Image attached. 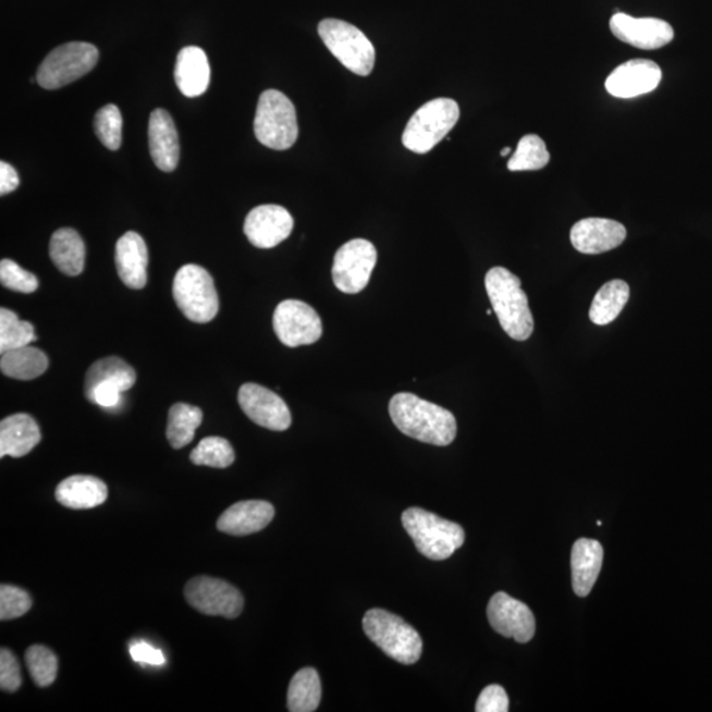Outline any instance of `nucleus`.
I'll return each mask as SVG.
<instances>
[{"mask_svg": "<svg viewBox=\"0 0 712 712\" xmlns=\"http://www.w3.org/2000/svg\"><path fill=\"white\" fill-rule=\"evenodd\" d=\"M46 353L33 346L10 349L0 358V370L5 377L16 380H34L48 370Z\"/></svg>", "mask_w": 712, "mask_h": 712, "instance_id": "27", "label": "nucleus"}, {"mask_svg": "<svg viewBox=\"0 0 712 712\" xmlns=\"http://www.w3.org/2000/svg\"><path fill=\"white\" fill-rule=\"evenodd\" d=\"M237 402L249 420L259 427L284 432L292 425L289 405L277 393L263 385L247 383L241 386Z\"/></svg>", "mask_w": 712, "mask_h": 712, "instance_id": "13", "label": "nucleus"}, {"mask_svg": "<svg viewBox=\"0 0 712 712\" xmlns=\"http://www.w3.org/2000/svg\"><path fill=\"white\" fill-rule=\"evenodd\" d=\"M17 172L9 162H0V195L5 196L17 189Z\"/></svg>", "mask_w": 712, "mask_h": 712, "instance_id": "43", "label": "nucleus"}, {"mask_svg": "<svg viewBox=\"0 0 712 712\" xmlns=\"http://www.w3.org/2000/svg\"><path fill=\"white\" fill-rule=\"evenodd\" d=\"M511 152H512V149L510 147H507V148L502 149L501 155L503 156V158H505V156H508Z\"/></svg>", "mask_w": 712, "mask_h": 712, "instance_id": "44", "label": "nucleus"}, {"mask_svg": "<svg viewBox=\"0 0 712 712\" xmlns=\"http://www.w3.org/2000/svg\"><path fill=\"white\" fill-rule=\"evenodd\" d=\"M597 524L599 527L603 526V523L601 520L597 521Z\"/></svg>", "mask_w": 712, "mask_h": 712, "instance_id": "45", "label": "nucleus"}, {"mask_svg": "<svg viewBox=\"0 0 712 712\" xmlns=\"http://www.w3.org/2000/svg\"><path fill=\"white\" fill-rule=\"evenodd\" d=\"M191 461L196 466L226 468L234 464L235 452L228 440L221 437H208L193 450Z\"/></svg>", "mask_w": 712, "mask_h": 712, "instance_id": "34", "label": "nucleus"}, {"mask_svg": "<svg viewBox=\"0 0 712 712\" xmlns=\"http://www.w3.org/2000/svg\"><path fill=\"white\" fill-rule=\"evenodd\" d=\"M108 496V486L91 475H73L62 480L56 489V501L71 510L96 508Z\"/></svg>", "mask_w": 712, "mask_h": 712, "instance_id": "24", "label": "nucleus"}, {"mask_svg": "<svg viewBox=\"0 0 712 712\" xmlns=\"http://www.w3.org/2000/svg\"><path fill=\"white\" fill-rule=\"evenodd\" d=\"M390 416L400 432L430 445L447 446L457 435V421L452 412L425 402L414 393L402 392L393 396Z\"/></svg>", "mask_w": 712, "mask_h": 712, "instance_id": "1", "label": "nucleus"}, {"mask_svg": "<svg viewBox=\"0 0 712 712\" xmlns=\"http://www.w3.org/2000/svg\"><path fill=\"white\" fill-rule=\"evenodd\" d=\"M174 81L181 93L187 98L202 96L210 84V65L208 56L199 47H186L181 49L176 67H174Z\"/></svg>", "mask_w": 712, "mask_h": 712, "instance_id": "23", "label": "nucleus"}, {"mask_svg": "<svg viewBox=\"0 0 712 712\" xmlns=\"http://www.w3.org/2000/svg\"><path fill=\"white\" fill-rule=\"evenodd\" d=\"M273 330L283 345H311L322 336V321L310 305L298 299H285L273 314Z\"/></svg>", "mask_w": 712, "mask_h": 712, "instance_id": "12", "label": "nucleus"}, {"mask_svg": "<svg viewBox=\"0 0 712 712\" xmlns=\"http://www.w3.org/2000/svg\"><path fill=\"white\" fill-rule=\"evenodd\" d=\"M324 46L349 72L370 76L377 52L372 42L359 28L339 19H324L318 26Z\"/></svg>", "mask_w": 712, "mask_h": 712, "instance_id": "8", "label": "nucleus"}, {"mask_svg": "<svg viewBox=\"0 0 712 712\" xmlns=\"http://www.w3.org/2000/svg\"><path fill=\"white\" fill-rule=\"evenodd\" d=\"M123 391L114 383L103 382L98 384L96 389L86 398L90 403L99 405L106 409L119 407L122 403Z\"/></svg>", "mask_w": 712, "mask_h": 712, "instance_id": "41", "label": "nucleus"}, {"mask_svg": "<svg viewBox=\"0 0 712 712\" xmlns=\"http://www.w3.org/2000/svg\"><path fill=\"white\" fill-rule=\"evenodd\" d=\"M115 266L122 283L131 290H143L147 285L148 248L145 240L128 231L115 246Z\"/></svg>", "mask_w": 712, "mask_h": 712, "instance_id": "20", "label": "nucleus"}, {"mask_svg": "<svg viewBox=\"0 0 712 712\" xmlns=\"http://www.w3.org/2000/svg\"><path fill=\"white\" fill-rule=\"evenodd\" d=\"M291 212L279 205H261L248 212L245 234L258 248H273L284 242L293 231Z\"/></svg>", "mask_w": 712, "mask_h": 712, "instance_id": "16", "label": "nucleus"}, {"mask_svg": "<svg viewBox=\"0 0 712 712\" xmlns=\"http://www.w3.org/2000/svg\"><path fill=\"white\" fill-rule=\"evenodd\" d=\"M661 78V69L655 62L636 59L617 66L605 81V89L612 97L636 98L653 91L660 85Z\"/></svg>", "mask_w": 712, "mask_h": 712, "instance_id": "17", "label": "nucleus"}, {"mask_svg": "<svg viewBox=\"0 0 712 712\" xmlns=\"http://www.w3.org/2000/svg\"><path fill=\"white\" fill-rule=\"evenodd\" d=\"M510 710V699L507 692L499 685L487 686L480 692L475 711L477 712H507Z\"/></svg>", "mask_w": 712, "mask_h": 712, "instance_id": "40", "label": "nucleus"}, {"mask_svg": "<svg viewBox=\"0 0 712 712\" xmlns=\"http://www.w3.org/2000/svg\"><path fill=\"white\" fill-rule=\"evenodd\" d=\"M26 662L30 677L37 686H51L58 678L59 660L51 649L42 646L29 647Z\"/></svg>", "mask_w": 712, "mask_h": 712, "instance_id": "35", "label": "nucleus"}, {"mask_svg": "<svg viewBox=\"0 0 712 712\" xmlns=\"http://www.w3.org/2000/svg\"><path fill=\"white\" fill-rule=\"evenodd\" d=\"M273 505L246 501L231 505L217 521V528L230 536H248L263 530L273 520Z\"/></svg>", "mask_w": 712, "mask_h": 712, "instance_id": "21", "label": "nucleus"}, {"mask_svg": "<svg viewBox=\"0 0 712 712\" xmlns=\"http://www.w3.org/2000/svg\"><path fill=\"white\" fill-rule=\"evenodd\" d=\"M610 28L616 39L645 51L665 47L674 39V29L670 23L654 17L637 19L623 12H616L611 17Z\"/></svg>", "mask_w": 712, "mask_h": 712, "instance_id": "15", "label": "nucleus"}, {"mask_svg": "<svg viewBox=\"0 0 712 712\" xmlns=\"http://www.w3.org/2000/svg\"><path fill=\"white\" fill-rule=\"evenodd\" d=\"M173 298L187 320L208 323L220 310L214 280L201 266L181 267L173 280Z\"/></svg>", "mask_w": 712, "mask_h": 712, "instance_id": "7", "label": "nucleus"}, {"mask_svg": "<svg viewBox=\"0 0 712 712\" xmlns=\"http://www.w3.org/2000/svg\"><path fill=\"white\" fill-rule=\"evenodd\" d=\"M486 291L505 333L515 341L529 340L535 321L521 280L505 268L495 267L486 274Z\"/></svg>", "mask_w": 712, "mask_h": 712, "instance_id": "2", "label": "nucleus"}, {"mask_svg": "<svg viewBox=\"0 0 712 712\" xmlns=\"http://www.w3.org/2000/svg\"><path fill=\"white\" fill-rule=\"evenodd\" d=\"M204 414L198 407L185 403L172 405L168 415L167 439L173 449H183L195 440Z\"/></svg>", "mask_w": 712, "mask_h": 712, "instance_id": "30", "label": "nucleus"}, {"mask_svg": "<svg viewBox=\"0 0 712 712\" xmlns=\"http://www.w3.org/2000/svg\"><path fill=\"white\" fill-rule=\"evenodd\" d=\"M627 237L622 223L605 218H586L574 224L570 240L577 251L597 255L619 247Z\"/></svg>", "mask_w": 712, "mask_h": 712, "instance_id": "18", "label": "nucleus"}, {"mask_svg": "<svg viewBox=\"0 0 712 712\" xmlns=\"http://www.w3.org/2000/svg\"><path fill=\"white\" fill-rule=\"evenodd\" d=\"M131 658L139 664L161 666L165 664L164 653L158 648H154L147 642H136L130 648Z\"/></svg>", "mask_w": 712, "mask_h": 712, "instance_id": "42", "label": "nucleus"}, {"mask_svg": "<svg viewBox=\"0 0 712 712\" xmlns=\"http://www.w3.org/2000/svg\"><path fill=\"white\" fill-rule=\"evenodd\" d=\"M487 616L491 627L504 637H511L521 645L533 639L536 621L533 612L527 604L508 596L498 592L491 598Z\"/></svg>", "mask_w": 712, "mask_h": 712, "instance_id": "14", "label": "nucleus"}, {"mask_svg": "<svg viewBox=\"0 0 712 712\" xmlns=\"http://www.w3.org/2000/svg\"><path fill=\"white\" fill-rule=\"evenodd\" d=\"M30 607H33V599L27 591L10 585L0 587V621L17 619L26 615Z\"/></svg>", "mask_w": 712, "mask_h": 712, "instance_id": "38", "label": "nucleus"}, {"mask_svg": "<svg viewBox=\"0 0 712 712\" xmlns=\"http://www.w3.org/2000/svg\"><path fill=\"white\" fill-rule=\"evenodd\" d=\"M551 160L545 142L539 135H526L520 142L514 155L508 161V170L512 172L540 171Z\"/></svg>", "mask_w": 712, "mask_h": 712, "instance_id": "32", "label": "nucleus"}, {"mask_svg": "<svg viewBox=\"0 0 712 712\" xmlns=\"http://www.w3.org/2000/svg\"><path fill=\"white\" fill-rule=\"evenodd\" d=\"M22 673L15 654L3 648L0 651V689L15 692L21 689Z\"/></svg>", "mask_w": 712, "mask_h": 712, "instance_id": "39", "label": "nucleus"}, {"mask_svg": "<svg viewBox=\"0 0 712 712\" xmlns=\"http://www.w3.org/2000/svg\"><path fill=\"white\" fill-rule=\"evenodd\" d=\"M603 565V548L601 542L591 539H579L572 551L573 589L578 597L589 596L596 585Z\"/></svg>", "mask_w": 712, "mask_h": 712, "instance_id": "25", "label": "nucleus"}, {"mask_svg": "<svg viewBox=\"0 0 712 712\" xmlns=\"http://www.w3.org/2000/svg\"><path fill=\"white\" fill-rule=\"evenodd\" d=\"M491 314H492L491 309L487 310V315L491 316Z\"/></svg>", "mask_w": 712, "mask_h": 712, "instance_id": "46", "label": "nucleus"}, {"mask_svg": "<svg viewBox=\"0 0 712 712\" xmlns=\"http://www.w3.org/2000/svg\"><path fill=\"white\" fill-rule=\"evenodd\" d=\"M459 106L454 99L437 98L425 103L410 118L403 134V145L415 154H428L457 124Z\"/></svg>", "mask_w": 712, "mask_h": 712, "instance_id": "6", "label": "nucleus"}, {"mask_svg": "<svg viewBox=\"0 0 712 712\" xmlns=\"http://www.w3.org/2000/svg\"><path fill=\"white\" fill-rule=\"evenodd\" d=\"M403 526L417 551L433 561H443L464 545V528L421 508H409L402 517Z\"/></svg>", "mask_w": 712, "mask_h": 712, "instance_id": "3", "label": "nucleus"}, {"mask_svg": "<svg viewBox=\"0 0 712 712\" xmlns=\"http://www.w3.org/2000/svg\"><path fill=\"white\" fill-rule=\"evenodd\" d=\"M123 119L121 110L115 105L105 106L94 118V130L98 139L110 151H116L122 146Z\"/></svg>", "mask_w": 712, "mask_h": 712, "instance_id": "36", "label": "nucleus"}, {"mask_svg": "<svg viewBox=\"0 0 712 712\" xmlns=\"http://www.w3.org/2000/svg\"><path fill=\"white\" fill-rule=\"evenodd\" d=\"M114 383L123 392L133 389L136 383V372L126 361L118 356H108L93 364L86 372L85 396H89L98 384Z\"/></svg>", "mask_w": 712, "mask_h": 712, "instance_id": "28", "label": "nucleus"}, {"mask_svg": "<svg viewBox=\"0 0 712 712\" xmlns=\"http://www.w3.org/2000/svg\"><path fill=\"white\" fill-rule=\"evenodd\" d=\"M49 255L53 265L67 277H78L85 268L86 248L76 230L60 229L51 237Z\"/></svg>", "mask_w": 712, "mask_h": 712, "instance_id": "26", "label": "nucleus"}, {"mask_svg": "<svg viewBox=\"0 0 712 712\" xmlns=\"http://www.w3.org/2000/svg\"><path fill=\"white\" fill-rule=\"evenodd\" d=\"M0 281L4 289L19 293H34L39 289V280L34 273L23 270L14 260L0 261Z\"/></svg>", "mask_w": 712, "mask_h": 712, "instance_id": "37", "label": "nucleus"}, {"mask_svg": "<svg viewBox=\"0 0 712 712\" xmlns=\"http://www.w3.org/2000/svg\"><path fill=\"white\" fill-rule=\"evenodd\" d=\"M256 139L261 145L285 151L295 146L298 137V123L295 106L291 99L278 90L261 94L254 122Z\"/></svg>", "mask_w": 712, "mask_h": 712, "instance_id": "5", "label": "nucleus"}, {"mask_svg": "<svg viewBox=\"0 0 712 712\" xmlns=\"http://www.w3.org/2000/svg\"><path fill=\"white\" fill-rule=\"evenodd\" d=\"M378 261L377 248L366 240H353L334 256L333 280L336 289L355 295L366 289Z\"/></svg>", "mask_w": 712, "mask_h": 712, "instance_id": "10", "label": "nucleus"}, {"mask_svg": "<svg viewBox=\"0 0 712 712\" xmlns=\"http://www.w3.org/2000/svg\"><path fill=\"white\" fill-rule=\"evenodd\" d=\"M99 52L89 42H67L53 49L37 71V83L47 90L60 89L93 71Z\"/></svg>", "mask_w": 712, "mask_h": 712, "instance_id": "9", "label": "nucleus"}, {"mask_svg": "<svg viewBox=\"0 0 712 712\" xmlns=\"http://www.w3.org/2000/svg\"><path fill=\"white\" fill-rule=\"evenodd\" d=\"M185 598L201 614L228 619L240 616L245 605L241 591L233 585L210 577L191 579L185 586Z\"/></svg>", "mask_w": 712, "mask_h": 712, "instance_id": "11", "label": "nucleus"}, {"mask_svg": "<svg viewBox=\"0 0 712 712\" xmlns=\"http://www.w3.org/2000/svg\"><path fill=\"white\" fill-rule=\"evenodd\" d=\"M149 151L156 167L162 172L176 170L180 160V142L176 126L170 112L152 111L148 127Z\"/></svg>", "mask_w": 712, "mask_h": 712, "instance_id": "19", "label": "nucleus"}, {"mask_svg": "<svg viewBox=\"0 0 712 712\" xmlns=\"http://www.w3.org/2000/svg\"><path fill=\"white\" fill-rule=\"evenodd\" d=\"M629 299V286L626 281L612 280L598 291L592 299L590 320L604 327L615 321Z\"/></svg>", "mask_w": 712, "mask_h": 712, "instance_id": "29", "label": "nucleus"}, {"mask_svg": "<svg viewBox=\"0 0 712 712\" xmlns=\"http://www.w3.org/2000/svg\"><path fill=\"white\" fill-rule=\"evenodd\" d=\"M322 686L320 676L314 667H305L292 678L289 689V710L291 712H314L320 705Z\"/></svg>", "mask_w": 712, "mask_h": 712, "instance_id": "31", "label": "nucleus"}, {"mask_svg": "<svg viewBox=\"0 0 712 712\" xmlns=\"http://www.w3.org/2000/svg\"><path fill=\"white\" fill-rule=\"evenodd\" d=\"M37 340L34 324L22 321L15 311L0 309V353L30 345Z\"/></svg>", "mask_w": 712, "mask_h": 712, "instance_id": "33", "label": "nucleus"}, {"mask_svg": "<svg viewBox=\"0 0 712 712\" xmlns=\"http://www.w3.org/2000/svg\"><path fill=\"white\" fill-rule=\"evenodd\" d=\"M365 633L391 659L414 665L421 658L422 640L417 630L391 612L373 609L364 617Z\"/></svg>", "mask_w": 712, "mask_h": 712, "instance_id": "4", "label": "nucleus"}, {"mask_svg": "<svg viewBox=\"0 0 712 712\" xmlns=\"http://www.w3.org/2000/svg\"><path fill=\"white\" fill-rule=\"evenodd\" d=\"M41 441L39 425L27 414L5 417L0 422V457L21 458L33 452Z\"/></svg>", "mask_w": 712, "mask_h": 712, "instance_id": "22", "label": "nucleus"}]
</instances>
